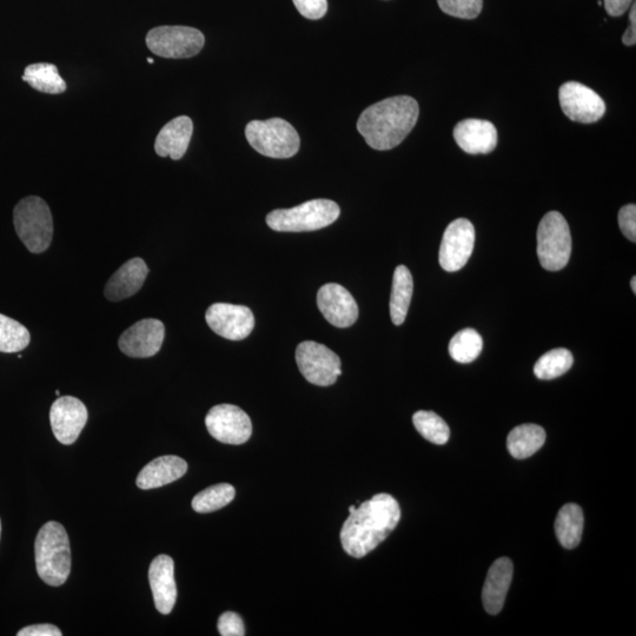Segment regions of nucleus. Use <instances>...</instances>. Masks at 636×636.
I'll list each match as a JSON object with an SVG mask.
<instances>
[{
    "instance_id": "1",
    "label": "nucleus",
    "mask_w": 636,
    "mask_h": 636,
    "mask_svg": "<svg viewBox=\"0 0 636 636\" xmlns=\"http://www.w3.org/2000/svg\"><path fill=\"white\" fill-rule=\"evenodd\" d=\"M401 509L392 495L377 494L349 514L341 530L342 547L353 558L361 559L394 532Z\"/></svg>"
},
{
    "instance_id": "2",
    "label": "nucleus",
    "mask_w": 636,
    "mask_h": 636,
    "mask_svg": "<svg viewBox=\"0 0 636 636\" xmlns=\"http://www.w3.org/2000/svg\"><path fill=\"white\" fill-rule=\"evenodd\" d=\"M419 115V103L413 97L387 98L362 112L357 130L370 148L392 150L412 132Z\"/></svg>"
},
{
    "instance_id": "3",
    "label": "nucleus",
    "mask_w": 636,
    "mask_h": 636,
    "mask_svg": "<svg viewBox=\"0 0 636 636\" xmlns=\"http://www.w3.org/2000/svg\"><path fill=\"white\" fill-rule=\"evenodd\" d=\"M35 555L39 578L49 586L64 585L71 572V547L61 523L50 521L39 530Z\"/></svg>"
},
{
    "instance_id": "4",
    "label": "nucleus",
    "mask_w": 636,
    "mask_h": 636,
    "mask_svg": "<svg viewBox=\"0 0 636 636\" xmlns=\"http://www.w3.org/2000/svg\"><path fill=\"white\" fill-rule=\"evenodd\" d=\"M16 233L32 254L48 250L53 238V220L48 203L43 198H23L13 210Z\"/></svg>"
},
{
    "instance_id": "5",
    "label": "nucleus",
    "mask_w": 636,
    "mask_h": 636,
    "mask_svg": "<svg viewBox=\"0 0 636 636\" xmlns=\"http://www.w3.org/2000/svg\"><path fill=\"white\" fill-rule=\"evenodd\" d=\"M339 205L330 200H313L291 209L271 211L267 216L270 229L281 233H303L329 227L340 217Z\"/></svg>"
},
{
    "instance_id": "6",
    "label": "nucleus",
    "mask_w": 636,
    "mask_h": 636,
    "mask_svg": "<svg viewBox=\"0 0 636 636\" xmlns=\"http://www.w3.org/2000/svg\"><path fill=\"white\" fill-rule=\"evenodd\" d=\"M245 137L258 154L270 158H291L300 150L297 131L282 118L253 121L245 128Z\"/></svg>"
},
{
    "instance_id": "7",
    "label": "nucleus",
    "mask_w": 636,
    "mask_h": 636,
    "mask_svg": "<svg viewBox=\"0 0 636 636\" xmlns=\"http://www.w3.org/2000/svg\"><path fill=\"white\" fill-rule=\"evenodd\" d=\"M538 256L543 269L559 271L566 267L572 255L571 229L558 211L548 212L540 222Z\"/></svg>"
},
{
    "instance_id": "8",
    "label": "nucleus",
    "mask_w": 636,
    "mask_h": 636,
    "mask_svg": "<svg viewBox=\"0 0 636 636\" xmlns=\"http://www.w3.org/2000/svg\"><path fill=\"white\" fill-rule=\"evenodd\" d=\"M148 48L156 56L182 59L195 57L203 49L205 38L189 26H158L147 35Z\"/></svg>"
},
{
    "instance_id": "9",
    "label": "nucleus",
    "mask_w": 636,
    "mask_h": 636,
    "mask_svg": "<svg viewBox=\"0 0 636 636\" xmlns=\"http://www.w3.org/2000/svg\"><path fill=\"white\" fill-rule=\"evenodd\" d=\"M296 362L304 379L318 387L333 386L342 374L340 357L317 342L298 344Z\"/></svg>"
},
{
    "instance_id": "10",
    "label": "nucleus",
    "mask_w": 636,
    "mask_h": 636,
    "mask_svg": "<svg viewBox=\"0 0 636 636\" xmlns=\"http://www.w3.org/2000/svg\"><path fill=\"white\" fill-rule=\"evenodd\" d=\"M209 434L225 445H243L253 434V423L247 413L234 404H218L205 417Z\"/></svg>"
},
{
    "instance_id": "11",
    "label": "nucleus",
    "mask_w": 636,
    "mask_h": 636,
    "mask_svg": "<svg viewBox=\"0 0 636 636\" xmlns=\"http://www.w3.org/2000/svg\"><path fill=\"white\" fill-rule=\"evenodd\" d=\"M563 114L571 121L592 124L606 114V104L596 92L578 82L563 84L559 90Z\"/></svg>"
},
{
    "instance_id": "12",
    "label": "nucleus",
    "mask_w": 636,
    "mask_h": 636,
    "mask_svg": "<svg viewBox=\"0 0 636 636\" xmlns=\"http://www.w3.org/2000/svg\"><path fill=\"white\" fill-rule=\"evenodd\" d=\"M214 333L230 341H242L253 333L255 317L248 307L229 303H215L205 314Z\"/></svg>"
},
{
    "instance_id": "13",
    "label": "nucleus",
    "mask_w": 636,
    "mask_h": 636,
    "mask_svg": "<svg viewBox=\"0 0 636 636\" xmlns=\"http://www.w3.org/2000/svg\"><path fill=\"white\" fill-rule=\"evenodd\" d=\"M474 225L466 218H459L448 225L440 248V264L448 273L461 270L473 254Z\"/></svg>"
},
{
    "instance_id": "14",
    "label": "nucleus",
    "mask_w": 636,
    "mask_h": 636,
    "mask_svg": "<svg viewBox=\"0 0 636 636\" xmlns=\"http://www.w3.org/2000/svg\"><path fill=\"white\" fill-rule=\"evenodd\" d=\"M165 337L162 321L145 318L124 331L119 337L118 347L132 359H149L161 350Z\"/></svg>"
},
{
    "instance_id": "15",
    "label": "nucleus",
    "mask_w": 636,
    "mask_h": 636,
    "mask_svg": "<svg viewBox=\"0 0 636 636\" xmlns=\"http://www.w3.org/2000/svg\"><path fill=\"white\" fill-rule=\"evenodd\" d=\"M85 404L72 396H62L52 403L50 422L56 439L69 446L75 443L88 422Z\"/></svg>"
},
{
    "instance_id": "16",
    "label": "nucleus",
    "mask_w": 636,
    "mask_h": 636,
    "mask_svg": "<svg viewBox=\"0 0 636 636\" xmlns=\"http://www.w3.org/2000/svg\"><path fill=\"white\" fill-rule=\"evenodd\" d=\"M317 306L326 320L337 328H348L359 318L353 295L337 283H328L317 293Z\"/></svg>"
},
{
    "instance_id": "17",
    "label": "nucleus",
    "mask_w": 636,
    "mask_h": 636,
    "mask_svg": "<svg viewBox=\"0 0 636 636\" xmlns=\"http://www.w3.org/2000/svg\"><path fill=\"white\" fill-rule=\"evenodd\" d=\"M149 582L159 613L168 615L177 600L175 563L169 555H158L149 568Z\"/></svg>"
},
{
    "instance_id": "18",
    "label": "nucleus",
    "mask_w": 636,
    "mask_h": 636,
    "mask_svg": "<svg viewBox=\"0 0 636 636\" xmlns=\"http://www.w3.org/2000/svg\"><path fill=\"white\" fill-rule=\"evenodd\" d=\"M454 138L467 154L487 155L498 145V130L493 123L470 118L456 125Z\"/></svg>"
},
{
    "instance_id": "19",
    "label": "nucleus",
    "mask_w": 636,
    "mask_h": 636,
    "mask_svg": "<svg viewBox=\"0 0 636 636\" xmlns=\"http://www.w3.org/2000/svg\"><path fill=\"white\" fill-rule=\"evenodd\" d=\"M148 275L147 263L142 258H132L110 277L104 289L105 297L111 302L127 300L142 289Z\"/></svg>"
},
{
    "instance_id": "20",
    "label": "nucleus",
    "mask_w": 636,
    "mask_h": 636,
    "mask_svg": "<svg viewBox=\"0 0 636 636\" xmlns=\"http://www.w3.org/2000/svg\"><path fill=\"white\" fill-rule=\"evenodd\" d=\"M194 123L188 116H180L165 124L156 138L155 151L159 157L180 161L189 148Z\"/></svg>"
},
{
    "instance_id": "21",
    "label": "nucleus",
    "mask_w": 636,
    "mask_h": 636,
    "mask_svg": "<svg viewBox=\"0 0 636 636\" xmlns=\"http://www.w3.org/2000/svg\"><path fill=\"white\" fill-rule=\"evenodd\" d=\"M513 573V562L508 558L496 560L490 567L482 591L483 606L487 613L496 615L502 611L513 580Z\"/></svg>"
},
{
    "instance_id": "22",
    "label": "nucleus",
    "mask_w": 636,
    "mask_h": 636,
    "mask_svg": "<svg viewBox=\"0 0 636 636\" xmlns=\"http://www.w3.org/2000/svg\"><path fill=\"white\" fill-rule=\"evenodd\" d=\"M188 472V463L181 457H158L145 466L137 476L136 485L143 490L155 489L180 480Z\"/></svg>"
},
{
    "instance_id": "23",
    "label": "nucleus",
    "mask_w": 636,
    "mask_h": 636,
    "mask_svg": "<svg viewBox=\"0 0 636 636\" xmlns=\"http://www.w3.org/2000/svg\"><path fill=\"white\" fill-rule=\"evenodd\" d=\"M545 442V429L538 424H521L509 433L507 447L515 459L525 460L538 453Z\"/></svg>"
},
{
    "instance_id": "24",
    "label": "nucleus",
    "mask_w": 636,
    "mask_h": 636,
    "mask_svg": "<svg viewBox=\"0 0 636 636\" xmlns=\"http://www.w3.org/2000/svg\"><path fill=\"white\" fill-rule=\"evenodd\" d=\"M585 526L582 509L575 503H568L560 509L555 520V534L561 546L574 549L580 545Z\"/></svg>"
},
{
    "instance_id": "25",
    "label": "nucleus",
    "mask_w": 636,
    "mask_h": 636,
    "mask_svg": "<svg viewBox=\"0 0 636 636\" xmlns=\"http://www.w3.org/2000/svg\"><path fill=\"white\" fill-rule=\"evenodd\" d=\"M414 291L413 276L406 265L395 269L392 296H390V316L395 326L406 321Z\"/></svg>"
},
{
    "instance_id": "26",
    "label": "nucleus",
    "mask_w": 636,
    "mask_h": 636,
    "mask_svg": "<svg viewBox=\"0 0 636 636\" xmlns=\"http://www.w3.org/2000/svg\"><path fill=\"white\" fill-rule=\"evenodd\" d=\"M23 81L43 94L59 95L66 91V83L55 64L37 63L26 66Z\"/></svg>"
},
{
    "instance_id": "27",
    "label": "nucleus",
    "mask_w": 636,
    "mask_h": 636,
    "mask_svg": "<svg viewBox=\"0 0 636 636\" xmlns=\"http://www.w3.org/2000/svg\"><path fill=\"white\" fill-rule=\"evenodd\" d=\"M235 495L236 490L233 486L229 483H220V485L211 486L198 493L191 505L197 513H212L228 506L235 499Z\"/></svg>"
},
{
    "instance_id": "28",
    "label": "nucleus",
    "mask_w": 636,
    "mask_h": 636,
    "mask_svg": "<svg viewBox=\"0 0 636 636\" xmlns=\"http://www.w3.org/2000/svg\"><path fill=\"white\" fill-rule=\"evenodd\" d=\"M574 357L571 351L565 348L548 351L536 362L534 374L540 380H554L566 374L572 368Z\"/></svg>"
},
{
    "instance_id": "29",
    "label": "nucleus",
    "mask_w": 636,
    "mask_h": 636,
    "mask_svg": "<svg viewBox=\"0 0 636 636\" xmlns=\"http://www.w3.org/2000/svg\"><path fill=\"white\" fill-rule=\"evenodd\" d=\"M31 335L23 324L0 314V353H19L29 346Z\"/></svg>"
},
{
    "instance_id": "30",
    "label": "nucleus",
    "mask_w": 636,
    "mask_h": 636,
    "mask_svg": "<svg viewBox=\"0 0 636 636\" xmlns=\"http://www.w3.org/2000/svg\"><path fill=\"white\" fill-rule=\"evenodd\" d=\"M483 349L482 337L474 329L461 330L449 343V354L459 363H470L480 356Z\"/></svg>"
},
{
    "instance_id": "31",
    "label": "nucleus",
    "mask_w": 636,
    "mask_h": 636,
    "mask_svg": "<svg viewBox=\"0 0 636 636\" xmlns=\"http://www.w3.org/2000/svg\"><path fill=\"white\" fill-rule=\"evenodd\" d=\"M414 426L424 439L434 445H446L450 437V429L445 420L434 412L420 410L413 416Z\"/></svg>"
},
{
    "instance_id": "32",
    "label": "nucleus",
    "mask_w": 636,
    "mask_h": 636,
    "mask_svg": "<svg viewBox=\"0 0 636 636\" xmlns=\"http://www.w3.org/2000/svg\"><path fill=\"white\" fill-rule=\"evenodd\" d=\"M437 4L447 15L461 19H474L483 8V0H437Z\"/></svg>"
},
{
    "instance_id": "33",
    "label": "nucleus",
    "mask_w": 636,
    "mask_h": 636,
    "mask_svg": "<svg viewBox=\"0 0 636 636\" xmlns=\"http://www.w3.org/2000/svg\"><path fill=\"white\" fill-rule=\"evenodd\" d=\"M218 632L222 636H244L245 628L240 615L227 612L220 616L217 624Z\"/></svg>"
},
{
    "instance_id": "34",
    "label": "nucleus",
    "mask_w": 636,
    "mask_h": 636,
    "mask_svg": "<svg viewBox=\"0 0 636 636\" xmlns=\"http://www.w3.org/2000/svg\"><path fill=\"white\" fill-rule=\"evenodd\" d=\"M296 9L303 17L317 21L328 11L327 0H293Z\"/></svg>"
},
{
    "instance_id": "35",
    "label": "nucleus",
    "mask_w": 636,
    "mask_h": 636,
    "mask_svg": "<svg viewBox=\"0 0 636 636\" xmlns=\"http://www.w3.org/2000/svg\"><path fill=\"white\" fill-rule=\"evenodd\" d=\"M619 227L629 241L636 242V207L628 204L619 211Z\"/></svg>"
},
{
    "instance_id": "36",
    "label": "nucleus",
    "mask_w": 636,
    "mask_h": 636,
    "mask_svg": "<svg viewBox=\"0 0 636 636\" xmlns=\"http://www.w3.org/2000/svg\"><path fill=\"white\" fill-rule=\"evenodd\" d=\"M18 636H62L61 629L49 624L25 627L17 633Z\"/></svg>"
},
{
    "instance_id": "37",
    "label": "nucleus",
    "mask_w": 636,
    "mask_h": 636,
    "mask_svg": "<svg viewBox=\"0 0 636 636\" xmlns=\"http://www.w3.org/2000/svg\"><path fill=\"white\" fill-rule=\"evenodd\" d=\"M633 0H604L605 9L608 15L620 17L631 8Z\"/></svg>"
},
{
    "instance_id": "38",
    "label": "nucleus",
    "mask_w": 636,
    "mask_h": 636,
    "mask_svg": "<svg viewBox=\"0 0 636 636\" xmlns=\"http://www.w3.org/2000/svg\"><path fill=\"white\" fill-rule=\"evenodd\" d=\"M622 43L627 46H634L636 44V5H632V11L629 13V28L627 29L624 37H622Z\"/></svg>"
},
{
    "instance_id": "39",
    "label": "nucleus",
    "mask_w": 636,
    "mask_h": 636,
    "mask_svg": "<svg viewBox=\"0 0 636 636\" xmlns=\"http://www.w3.org/2000/svg\"><path fill=\"white\" fill-rule=\"evenodd\" d=\"M631 287L633 289V293L636 294V277L635 276L632 278Z\"/></svg>"
},
{
    "instance_id": "40",
    "label": "nucleus",
    "mask_w": 636,
    "mask_h": 636,
    "mask_svg": "<svg viewBox=\"0 0 636 636\" xmlns=\"http://www.w3.org/2000/svg\"><path fill=\"white\" fill-rule=\"evenodd\" d=\"M148 63H149V64H154V58H151V57H150V58H148Z\"/></svg>"
},
{
    "instance_id": "41",
    "label": "nucleus",
    "mask_w": 636,
    "mask_h": 636,
    "mask_svg": "<svg viewBox=\"0 0 636 636\" xmlns=\"http://www.w3.org/2000/svg\"><path fill=\"white\" fill-rule=\"evenodd\" d=\"M0 535H2V522H0Z\"/></svg>"
},
{
    "instance_id": "42",
    "label": "nucleus",
    "mask_w": 636,
    "mask_h": 636,
    "mask_svg": "<svg viewBox=\"0 0 636 636\" xmlns=\"http://www.w3.org/2000/svg\"><path fill=\"white\" fill-rule=\"evenodd\" d=\"M56 395H61V393H59V390H56Z\"/></svg>"
}]
</instances>
